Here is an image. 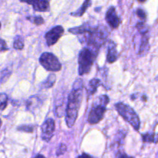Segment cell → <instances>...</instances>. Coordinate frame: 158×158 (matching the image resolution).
Here are the masks:
<instances>
[{
	"label": "cell",
	"instance_id": "cell-24",
	"mask_svg": "<svg viewBox=\"0 0 158 158\" xmlns=\"http://www.w3.org/2000/svg\"><path fill=\"white\" fill-rule=\"evenodd\" d=\"M136 15L138 16V18H140L141 19L142 22H145L147 19V14L145 12V11L143 9L138 8V9L136 10Z\"/></svg>",
	"mask_w": 158,
	"mask_h": 158
},
{
	"label": "cell",
	"instance_id": "cell-30",
	"mask_svg": "<svg viewBox=\"0 0 158 158\" xmlns=\"http://www.w3.org/2000/svg\"><path fill=\"white\" fill-rule=\"evenodd\" d=\"M1 126H2V120L1 119H0V128H1Z\"/></svg>",
	"mask_w": 158,
	"mask_h": 158
},
{
	"label": "cell",
	"instance_id": "cell-9",
	"mask_svg": "<svg viewBox=\"0 0 158 158\" xmlns=\"http://www.w3.org/2000/svg\"><path fill=\"white\" fill-rule=\"evenodd\" d=\"M105 19H106V23L110 26L111 29H117L120 26V19L117 15L115 7H114V6H111V7L109 8V9H108L106 13Z\"/></svg>",
	"mask_w": 158,
	"mask_h": 158
},
{
	"label": "cell",
	"instance_id": "cell-13",
	"mask_svg": "<svg viewBox=\"0 0 158 158\" xmlns=\"http://www.w3.org/2000/svg\"><path fill=\"white\" fill-rule=\"evenodd\" d=\"M41 104V99L37 96H32L29 97L26 101V109L28 110L32 111L33 110L36 109Z\"/></svg>",
	"mask_w": 158,
	"mask_h": 158
},
{
	"label": "cell",
	"instance_id": "cell-4",
	"mask_svg": "<svg viewBox=\"0 0 158 158\" xmlns=\"http://www.w3.org/2000/svg\"><path fill=\"white\" fill-rule=\"evenodd\" d=\"M97 54L98 53L86 47H84L80 50L78 55L79 75L83 76L89 73L95 62Z\"/></svg>",
	"mask_w": 158,
	"mask_h": 158
},
{
	"label": "cell",
	"instance_id": "cell-21",
	"mask_svg": "<svg viewBox=\"0 0 158 158\" xmlns=\"http://www.w3.org/2000/svg\"><path fill=\"white\" fill-rule=\"evenodd\" d=\"M27 19L29 20V21H30L31 23H33V24L37 25V26L43 25L45 22L43 17L41 16H29L27 17Z\"/></svg>",
	"mask_w": 158,
	"mask_h": 158
},
{
	"label": "cell",
	"instance_id": "cell-8",
	"mask_svg": "<svg viewBox=\"0 0 158 158\" xmlns=\"http://www.w3.org/2000/svg\"><path fill=\"white\" fill-rule=\"evenodd\" d=\"M55 131V121L53 119H46L41 126V138L46 142H49L53 137Z\"/></svg>",
	"mask_w": 158,
	"mask_h": 158
},
{
	"label": "cell",
	"instance_id": "cell-31",
	"mask_svg": "<svg viewBox=\"0 0 158 158\" xmlns=\"http://www.w3.org/2000/svg\"><path fill=\"white\" fill-rule=\"evenodd\" d=\"M0 29H1V23H0Z\"/></svg>",
	"mask_w": 158,
	"mask_h": 158
},
{
	"label": "cell",
	"instance_id": "cell-23",
	"mask_svg": "<svg viewBox=\"0 0 158 158\" xmlns=\"http://www.w3.org/2000/svg\"><path fill=\"white\" fill-rule=\"evenodd\" d=\"M17 130L23 132L32 133L34 131V127L32 125H21L17 127Z\"/></svg>",
	"mask_w": 158,
	"mask_h": 158
},
{
	"label": "cell",
	"instance_id": "cell-15",
	"mask_svg": "<svg viewBox=\"0 0 158 158\" xmlns=\"http://www.w3.org/2000/svg\"><path fill=\"white\" fill-rule=\"evenodd\" d=\"M91 6V0H84L83 5L80 6V8L79 9H77L76 12H72L71 13V15L76 17H80L86 12L88 8Z\"/></svg>",
	"mask_w": 158,
	"mask_h": 158
},
{
	"label": "cell",
	"instance_id": "cell-29",
	"mask_svg": "<svg viewBox=\"0 0 158 158\" xmlns=\"http://www.w3.org/2000/svg\"><path fill=\"white\" fill-rule=\"evenodd\" d=\"M137 1H138L139 2H142V3H143V2H146L147 0H137Z\"/></svg>",
	"mask_w": 158,
	"mask_h": 158
},
{
	"label": "cell",
	"instance_id": "cell-6",
	"mask_svg": "<svg viewBox=\"0 0 158 158\" xmlns=\"http://www.w3.org/2000/svg\"><path fill=\"white\" fill-rule=\"evenodd\" d=\"M40 63L49 72H58L62 69L58 58L52 52H43L40 57Z\"/></svg>",
	"mask_w": 158,
	"mask_h": 158
},
{
	"label": "cell",
	"instance_id": "cell-22",
	"mask_svg": "<svg viewBox=\"0 0 158 158\" xmlns=\"http://www.w3.org/2000/svg\"><path fill=\"white\" fill-rule=\"evenodd\" d=\"M11 73L12 72H11L9 69H3L1 72V75H0V82H1L2 83H5V82L9 79V77H10Z\"/></svg>",
	"mask_w": 158,
	"mask_h": 158
},
{
	"label": "cell",
	"instance_id": "cell-32",
	"mask_svg": "<svg viewBox=\"0 0 158 158\" xmlns=\"http://www.w3.org/2000/svg\"><path fill=\"white\" fill-rule=\"evenodd\" d=\"M130 158H134V157H130Z\"/></svg>",
	"mask_w": 158,
	"mask_h": 158
},
{
	"label": "cell",
	"instance_id": "cell-14",
	"mask_svg": "<svg viewBox=\"0 0 158 158\" xmlns=\"http://www.w3.org/2000/svg\"><path fill=\"white\" fill-rule=\"evenodd\" d=\"M101 85V81L100 80L97 78H94L93 80H91L89 82V84H88L87 88H86V91H87V95L88 97L89 96H92L93 94H94L97 91V88Z\"/></svg>",
	"mask_w": 158,
	"mask_h": 158
},
{
	"label": "cell",
	"instance_id": "cell-27",
	"mask_svg": "<svg viewBox=\"0 0 158 158\" xmlns=\"http://www.w3.org/2000/svg\"><path fill=\"white\" fill-rule=\"evenodd\" d=\"M77 158H92V157H91V156H89V154H86V153H83V154H82L81 155L79 156Z\"/></svg>",
	"mask_w": 158,
	"mask_h": 158
},
{
	"label": "cell",
	"instance_id": "cell-5",
	"mask_svg": "<svg viewBox=\"0 0 158 158\" xmlns=\"http://www.w3.org/2000/svg\"><path fill=\"white\" fill-rule=\"evenodd\" d=\"M115 108L118 114L123 117V120L130 123L135 131H138L140 129V118L131 106L123 103H117V104H115Z\"/></svg>",
	"mask_w": 158,
	"mask_h": 158
},
{
	"label": "cell",
	"instance_id": "cell-28",
	"mask_svg": "<svg viewBox=\"0 0 158 158\" xmlns=\"http://www.w3.org/2000/svg\"><path fill=\"white\" fill-rule=\"evenodd\" d=\"M35 158H46V157H45L43 155H42V154H38V155H37Z\"/></svg>",
	"mask_w": 158,
	"mask_h": 158
},
{
	"label": "cell",
	"instance_id": "cell-3",
	"mask_svg": "<svg viewBox=\"0 0 158 158\" xmlns=\"http://www.w3.org/2000/svg\"><path fill=\"white\" fill-rule=\"evenodd\" d=\"M110 102V98L106 95L100 96L97 103H94L88 116V122L90 124H96L101 121L104 117L106 110V105Z\"/></svg>",
	"mask_w": 158,
	"mask_h": 158
},
{
	"label": "cell",
	"instance_id": "cell-11",
	"mask_svg": "<svg viewBox=\"0 0 158 158\" xmlns=\"http://www.w3.org/2000/svg\"><path fill=\"white\" fill-rule=\"evenodd\" d=\"M118 52H117L116 44L113 41H110L108 47L107 55H106V61L109 63H114L118 59Z\"/></svg>",
	"mask_w": 158,
	"mask_h": 158
},
{
	"label": "cell",
	"instance_id": "cell-25",
	"mask_svg": "<svg viewBox=\"0 0 158 158\" xmlns=\"http://www.w3.org/2000/svg\"><path fill=\"white\" fill-rule=\"evenodd\" d=\"M66 150H67V148H66V145L63 144V143H61L56 150V155H63V154H64L66 153Z\"/></svg>",
	"mask_w": 158,
	"mask_h": 158
},
{
	"label": "cell",
	"instance_id": "cell-26",
	"mask_svg": "<svg viewBox=\"0 0 158 158\" xmlns=\"http://www.w3.org/2000/svg\"><path fill=\"white\" fill-rule=\"evenodd\" d=\"M8 49H9V48H8L6 41L4 40H2V39L0 38V52L7 51Z\"/></svg>",
	"mask_w": 158,
	"mask_h": 158
},
{
	"label": "cell",
	"instance_id": "cell-20",
	"mask_svg": "<svg viewBox=\"0 0 158 158\" xmlns=\"http://www.w3.org/2000/svg\"><path fill=\"white\" fill-rule=\"evenodd\" d=\"M8 104V96L4 93L0 94V110H4Z\"/></svg>",
	"mask_w": 158,
	"mask_h": 158
},
{
	"label": "cell",
	"instance_id": "cell-16",
	"mask_svg": "<svg viewBox=\"0 0 158 158\" xmlns=\"http://www.w3.org/2000/svg\"><path fill=\"white\" fill-rule=\"evenodd\" d=\"M141 137L144 143H158V134L148 132L146 134H142Z\"/></svg>",
	"mask_w": 158,
	"mask_h": 158
},
{
	"label": "cell",
	"instance_id": "cell-2",
	"mask_svg": "<svg viewBox=\"0 0 158 158\" xmlns=\"http://www.w3.org/2000/svg\"><path fill=\"white\" fill-rule=\"evenodd\" d=\"M84 84L81 79H77L73 85L72 91L69 93L66 106V123L68 127L71 128L77 120L80 104L82 103L83 95Z\"/></svg>",
	"mask_w": 158,
	"mask_h": 158
},
{
	"label": "cell",
	"instance_id": "cell-7",
	"mask_svg": "<svg viewBox=\"0 0 158 158\" xmlns=\"http://www.w3.org/2000/svg\"><path fill=\"white\" fill-rule=\"evenodd\" d=\"M64 33V29L61 26H56L48 31L45 35L46 44L49 46L56 44Z\"/></svg>",
	"mask_w": 158,
	"mask_h": 158
},
{
	"label": "cell",
	"instance_id": "cell-12",
	"mask_svg": "<svg viewBox=\"0 0 158 158\" xmlns=\"http://www.w3.org/2000/svg\"><path fill=\"white\" fill-rule=\"evenodd\" d=\"M150 49L149 44V35L148 34L141 35V39H140V49H139V55L144 56L145 54L148 53Z\"/></svg>",
	"mask_w": 158,
	"mask_h": 158
},
{
	"label": "cell",
	"instance_id": "cell-18",
	"mask_svg": "<svg viewBox=\"0 0 158 158\" xmlns=\"http://www.w3.org/2000/svg\"><path fill=\"white\" fill-rule=\"evenodd\" d=\"M13 47L19 50H21L24 48V40L21 35H16L13 41Z\"/></svg>",
	"mask_w": 158,
	"mask_h": 158
},
{
	"label": "cell",
	"instance_id": "cell-10",
	"mask_svg": "<svg viewBox=\"0 0 158 158\" xmlns=\"http://www.w3.org/2000/svg\"><path fill=\"white\" fill-rule=\"evenodd\" d=\"M20 2L31 5L36 12H48L49 11V2L48 0H19Z\"/></svg>",
	"mask_w": 158,
	"mask_h": 158
},
{
	"label": "cell",
	"instance_id": "cell-19",
	"mask_svg": "<svg viewBox=\"0 0 158 158\" xmlns=\"http://www.w3.org/2000/svg\"><path fill=\"white\" fill-rule=\"evenodd\" d=\"M136 28L137 29V30H138L139 33H140V35L148 34V32H149V28H148V26L146 25L145 22L140 21L139 22V23H137V24L136 25Z\"/></svg>",
	"mask_w": 158,
	"mask_h": 158
},
{
	"label": "cell",
	"instance_id": "cell-17",
	"mask_svg": "<svg viewBox=\"0 0 158 158\" xmlns=\"http://www.w3.org/2000/svg\"><path fill=\"white\" fill-rule=\"evenodd\" d=\"M56 75L54 73L49 74V77L46 78V80L45 81H43L41 84V87L43 89H49V88L52 87L56 83Z\"/></svg>",
	"mask_w": 158,
	"mask_h": 158
},
{
	"label": "cell",
	"instance_id": "cell-1",
	"mask_svg": "<svg viewBox=\"0 0 158 158\" xmlns=\"http://www.w3.org/2000/svg\"><path fill=\"white\" fill-rule=\"evenodd\" d=\"M70 33L78 35L82 43L86 44V48L98 53L100 47L103 46L107 39V29L104 26H94L86 23L77 27L69 29Z\"/></svg>",
	"mask_w": 158,
	"mask_h": 158
}]
</instances>
